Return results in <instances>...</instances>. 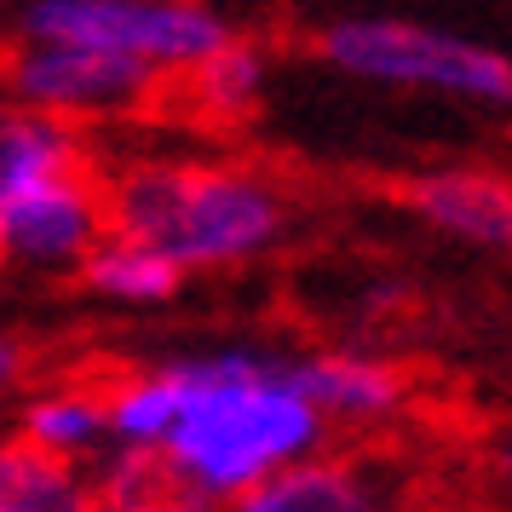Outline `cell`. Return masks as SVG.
I'll return each instance as SVG.
<instances>
[{"mask_svg": "<svg viewBox=\"0 0 512 512\" xmlns=\"http://www.w3.org/2000/svg\"><path fill=\"white\" fill-rule=\"evenodd\" d=\"M18 87L35 104H70V110H104L121 98H139L150 87V64L133 52L110 47H70V41H47L18 64Z\"/></svg>", "mask_w": 512, "mask_h": 512, "instance_id": "8992f818", "label": "cell"}, {"mask_svg": "<svg viewBox=\"0 0 512 512\" xmlns=\"http://www.w3.org/2000/svg\"><path fill=\"white\" fill-rule=\"evenodd\" d=\"M282 213L248 179L231 173H202V167H179V190H173V208L167 225L156 236L173 265H219V259H242L265 248L277 236Z\"/></svg>", "mask_w": 512, "mask_h": 512, "instance_id": "277c9868", "label": "cell"}, {"mask_svg": "<svg viewBox=\"0 0 512 512\" xmlns=\"http://www.w3.org/2000/svg\"><path fill=\"white\" fill-rule=\"evenodd\" d=\"M0 254H6V242H0Z\"/></svg>", "mask_w": 512, "mask_h": 512, "instance_id": "2e32d148", "label": "cell"}, {"mask_svg": "<svg viewBox=\"0 0 512 512\" xmlns=\"http://www.w3.org/2000/svg\"><path fill=\"white\" fill-rule=\"evenodd\" d=\"M259 87V58L242 47H213L208 58H196V93L208 98L213 110H242Z\"/></svg>", "mask_w": 512, "mask_h": 512, "instance_id": "4fadbf2b", "label": "cell"}, {"mask_svg": "<svg viewBox=\"0 0 512 512\" xmlns=\"http://www.w3.org/2000/svg\"><path fill=\"white\" fill-rule=\"evenodd\" d=\"M81 489L47 443H0V512H70Z\"/></svg>", "mask_w": 512, "mask_h": 512, "instance_id": "ba28073f", "label": "cell"}, {"mask_svg": "<svg viewBox=\"0 0 512 512\" xmlns=\"http://www.w3.org/2000/svg\"><path fill=\"white\" fill-rule=\"evenodd\" d=\"M248 507L254 512H351L363 507L369 495L351 484L346 472H334V466H288L277 478H259L248 484Z\"/></svg>", "mask_w": 512, "mask_h": 512, "instance_id": "30bf717a", "label": "cell"}, {"mask_svg": "<svg viewBox=\"0 0 512 512\" xmlns=\"http://www.w3.org/2000/svg\"><path fill=\"white\" fill-rule=\"evenodd\" d=\"M98 231H104V208L87 196L75 167L0 196V242H6V254L47 259L52 265V259L87 254V242H98Z\"/></svg>", "mask_w": 512, "mask_h": 512, "instance_id": "5b68a950", "label": "cell"}, {"mask_svg": "<svg viewBox=\"0 0 512 512\" xmlns=\"http://www.w3.org/2000/svg\"><path fill=\"white\" fill-rule=\"evenodd\" d=\"M282 380L305 397V403H328L346 415H374L397 403V374L374 369V363H351V357H328V363H300L282 369Z\"/></svg>", "mask_w": 512, "mask_h": 512, "instance_id": "9c48e42d", "label": "cell"}, {"mask_svg": "<svg viewBox=\"0 0 512 512\" xmlns=\"http://www.w3.org/2000/svg\"><path fill=\"white\" fill-rule=\"evenodd\" d=\"M173 420H179V386H173V374L139 380V386H127V392L116 397V432L121 438L156 443V438H167Z\"/></svg>", "mask_w": 512, "mask_h": 512, "instance_id": "7c38bea8", "label": "cell"}, {"mask_svg": "<svg viewBox=\"0 0 512 512\" xmlns=\"http://www.w3.org/2000/svg\"><path fill=\"white\" fill-rule=\"evenodd\" d=\"M87 282L116 300H167L179 288V265L150 242H116L87 254Z\"/></svg>", "mask_w": 512, "mask_h": 512, "instance_id": "8fae6325", "label": "cell"}, {"mask_svg": "<svg viewBox=\"0 0 512 512\" xmlns=\"http://www.w3.org/2000/svg\"><path fill=\"white\" fill-rule=\"evenodd\" d=\"M24 29L35 41L133 52L144 64H196L231 41L225 24L190 0H41Z\"/></svg>", "mask_w": 512, "mask_h": 512, "instance_id": "7a4b0ae2", "label": "cell"}, {"mask_svg": "<svg viewBox=\"0 0 512 512\" xmlns=\"http://www.w3.org/2000/svg\"><path fill=\"white\" fill-rule=\"evenodd\" d=\"M167 374L179 386L167 461L173 478L196 489L236 495L317 438V403H305L282 380V369H265L259 357H208Z\"/></svg>", "mask_w": 512, "mask_h": 512, "instance_id": "6da1fadb", "label": "cell"}, {"mask_svg": "<svg viewBox=\"0 0 512 512\" xmlns=\"http://www.w3.org/2000/svg\"><path fill=\"white\" fill-rule=\"evenodd\" d=\"M328 64L397 87H443L466 98H512V58L415 24H340L323 35Z\"/></svg>", "mask_w": 512, "mask_h": 512, "instance_id": "3957f363", "label": "cell"}, {"mask_svg": "<svg viewBox=\"0 0 512 512\" xmlns=\"http://www.w3.org/2000/svg\"><path fill=\"white\" fill-rule=\"evenodd\" d=\"M98 426H104V415H98L87 397H58V403H41V409L29 415V438L64 455V449H81Z\"/></svg>", "mask_w": 512, "mask_h": 512, "instance_id": "5bb4252c", "label": "cell"}, {"mask_svg": "<svg viewBox=\"0 0 512 512\" xmlns=\"http://www.w3.org/2000/svg\"><path fill=\"white\" fill-rule=\"evenodd\" d=\"M409 202L432 225H443V231L512 248V185L489 179V173H438V179H420L409 190Z\"/></svg>", "mask_w": 512, "mask_h": 512, "instance_id": "52a82bcc", "label": "cell"}, {"mask_svg": "<svg viewBox=\"0 0 512 512\" xmlns=\"http://www.w3.org/2000/svg\"><path fill=\"white\" fill-rule=\"evenodd\" d=\"M12 369H18V346H12V340H0V380H6Z\"/></svg>", "mask_w": 512, "mask_h": 512, "instance_id": "9a60e30c", "label": "cell"}]
</instances>
